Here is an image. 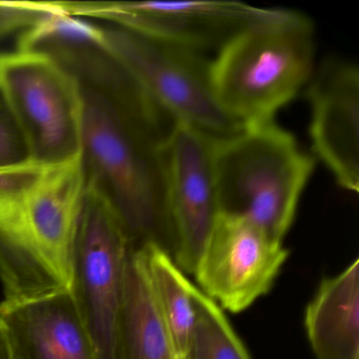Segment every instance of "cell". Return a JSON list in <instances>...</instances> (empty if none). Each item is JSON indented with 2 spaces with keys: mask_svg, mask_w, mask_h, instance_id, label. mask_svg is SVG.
Returning <instances> with one entry per match:
<instances>
[{
  "mask_svg": "<svg viewBox=\"0 0 359 359\" xmlns=\"http://www.w3.org/2000/svg\"><path fill=\"white\" fill-rule=\"evenodd\" d=\"M176 359H191V358H190V355H189V353H188V354L177 355V356H176Z\"/></svg>",
  "mask_w": 359,
  "mask_h": 359,
  "instance_id": "ffe728a7",
  "label": "cell"
},
{
  "mask_svg": "<svg viewBox=\"0 0 359 359\" xmlns=\"http://www.w3.org/2000/svg\"><path fill=\"white\" fill-rule=\"evenodd\" d=\"M85 190L81 155L45 167L18 203L0 212L4 304L70 292L73 245Z\"/></svg>",
  "mask_w": 359,
  "mask_h": 359,
  "instance_id": "3957f363",
  "label": "cell"
},
{
  "mask_svg": "<svg viewBox=\"0 0 359 359\" xmlns=\"http://www.w3.org/2000/svg\"><path fill=\"white\" fill-rule=\"evenodd\" d=\"M140 248L132 249L117 320L114 359H176Z\"/></svg>",
  "mask_w": 359,
  "mask_h": 359,
  "instance_id": "5bb4252c",
  "label": "cell"
},
{
  "mask_svg": "<svg viewBox=\"0 0 359 359\" xmlns=\"http://www.w3.org/2000/svg\"><path fill=\"white\" fill-rule=\"evenodd\" d=\"M62 11L57 1H0V41L20 36L51 14Z\"/></svg>",
  "mask_w": 359,
  "mask_h": 359,
  "instance_id": "e0dca14e",
  "label": "cell"
},
{
  "mask_svg": "<svg viewBox=\"0 0 359 359\" xmlns=\"http://www.w3.org/2000/svg\"><path fill=\"white\" fill-rule=\"evenodd\" d=\"M102 29L113 57L173 123L190 126L214 138L226 137L245 128L216 100L210 62L201 54L115 27Z\"/></svg>",
  "mask_w": 359,
  "mask_h": 359,
  "instance_id": "8992f818",
  "label": "cell"
},
{
  "mask_svg": "<svg viewBox=\"0 0 359 359\" xmlns=\"http://www.w3.org/2000/svg\"><path fill=\"white\" fill-rule=\"evenodd\" d=\"M316 159L275 121L214 140L220 213L243 216L283 243Z\"/></svg>",
  "mask_w": 359,
  "mask_h": 359,
  "instance_id": "277c9868",
  "label": "cell"
},
{
  "mask_svg": "<svg viewBox=\"0 0 359 359\" xmlns=\"http://www.w3.org/2000/svg\"><path fill=\"white\" fill-rule=\"evenodd\" d=\"M81 88L86 182L114 208L132 247L155 243L172 255L165 144L173 121L121 67L104 81Z\"/></svg>",
  "mask_w": 359,
  "mask_h": 359,
  "instance_id": "6da1fadb",
  "label": "cell"
},
{
  "mask_svg": "<svg viewBox=\"0 0 359 359\" xmlns=\"http://www.w3.org/2000/svg\"><path fill=\"white\" fill-rule=\"evenodd\" d=\"M0 96L24 135L31 161L58 165L81 156L83 93L57 62L35 52L0 54Z\"/></svg>",
  "mask_w": 359,
  "mask_h": 359,
  "instance_id": "5b68a950",
  "label": "cell"
},
{
  "mask_svg": "<svg viewBox=\"0 0 359 359\" xmlns=\"http://www.w3.org/2000/svg\"><path fill=\"white\" fill-rule=\"evenodd\" d=\"M0 359H11L9 344L1 325H0Z\"/></svg>",
  "mask_w": 359,
  "mask_h": 359,
  "instance_id": "d6986e66",
  "label": "cell"
},
{
  "mask_svg": "<svg viewBox=\"0 0 359 359\" xmlns=\"http://www.w3.org/2000/svg\"><path fill=\"white\" fill-rule=\"evenodd\" d=\"M131 241L108 199L86 182L72 256L71 294L100 359H114Z\"/></svg>",
  "mask_w": 359,
  "mask_h": 359,
  "instance_id": "52a82bcc",
  "label": "cell"
},
{
  "mask_svg": "<svg viewBox=\"0 0 359 359\" xmlns=\"http://www.w3.org/2000/svg\"><path fill=\"white\" fill-rule=\"evenodd\" d=\"M287 257L283 243L251 220L220 213L194 276L198 289L222 310L243 312L270 291Z\"/></svg>",
  "mask_w": 359,
  "mask_h": 359,
  "instance_id": "30bf717a",
  "label": "cell"
},
{
  "mask_svg": "<svg viewBox=\"0 0 359 359\" xmlns=\"http://www.w3.org/2000/svg\"><path fill=\"white\" fill-rule=\"evenodd\" d=\"M196 321L189 355L191 359H252L224 310L193 285Z\"/></svg>",
  "mask_w": 359,
  "mask_h": 359,
  "instance_id": "2e32d148",
  "label": "cell"
},
{
  "mask_svg": "<svg viewBox=\"0 0 359 359\" xmlns=\"http://www.w3.org/2000/svg\"><path fill=\"white\" fill-rule=\"evenodd\" d=\"M306 88L315 156L340 188L358 193V66L342 58L323 60Z\"/></svg>",
  "mask_w": 359,
  "mask_h": 359,
  "instance_id": "8fae6325",
  "label": "cell"
},
{
  "mask_svg": "<svg viewBox=\"0 0 359 359\" xmlns=\"http://www.w3.org/2000/svg\"><path fill=\"white\" fill-rule=\"evenodd\" d=\"M11 359H100L71 292L0 304Z\"/></svg>",
  "mask_w": 359,
  "mask_h": 359,
  "instance_id": "7c38bea8",
  "label": "cell"
},
{
  "mask_svg": "<svg viewBox=\"0 0 359 359\" xmlns=\"http://www.w3.org/2000/svg\"><path fill=\"white\" fill-rule=\"evenodd\" d=\"M31 161L24 135L0 96V168Z\"/></svg>",
  "mask_w": 359,
  "mask_h": 359,
  "instance_id": "ac0fdd59",
  "label": "cell"
},
{
  "mask_svg": "<svg viewBox=\"0 0 359 359\" xmlns=\"http://www.w3.org/2000/svg\"><path fill=\"white\" fill-rule=\"evenodd\" d=\"M312 20L287 9H266L232 35L210 62L214 95L243 127L275 121L306 87L315 68Z\"/></svg>",
  "mask_w": 359,
  "mask_h": 359,
  "instance_id": "7a4b0ae2",
  "label": "cell"
},
{
  "mask_svg": "<svg viewBox=\"0 0 359 359\" xmlns=\"http://www.w3.org/2000/svg\"><path fill=\"white\" fill-rule=\"evenodd\" d=\"M316 359H359V259L323 279L304 313Z\"/></svg>",
  "mask_w": 359,
  "mask_h": 359,
  "instance_id": "4fadbf2b",
  "label": "cell"
},
{
  "mask_svg": "<svg viewBox=\"0 0 359 359\" xmlns=\"http://www.w3.org/2000/svg\"><path fill=\"white\" fill-rule=\"evenodd\" d=\"M215 138L173 123L165 138V180L172 257L194 275L203 248L220 215L214 171Z\"/></svg>",
  "mask_w": 359,
  "mask_h": 359,
  "instance_id": "9c48e42d",
  "label": "cell"
},
{
  "mask_svg": "<svg viewBox=\"0 0 359 359\" xmlns=\"http://www.w3.org/2000/svg\"><path fill=\"white\" fill-rule=\"evenodd\" d=\"M67 14L102 20L154 41L201 54L217 51L268 8L238 1H57Z\"/></svg>",
  "mask_w": 359,
  "mask_h": 359,
  "instance_id": "ba28073f",
  "label": "cell"
},
{
  "mask_svg": "<svg viewBox=\"0 0 359 359\" xmlns=\"http://www.w3.org/2000/svg\"><path fill=\"white\" fill-rule=\"evenodd\" d=\"M157 308L177 355L188 354L196 321L193 285L169 252L155 243L140 247Z\"/></svg>",
  "mask_w": 359,
  "mask_h": 359,
  "instance_id": "9a60e30c",
  "label": "cell"
}]
</instances>
